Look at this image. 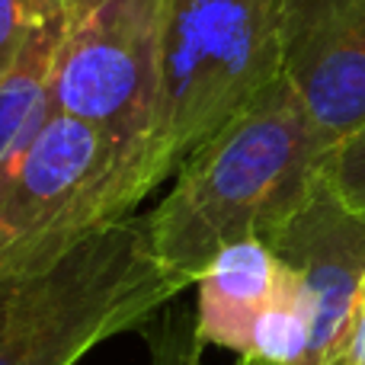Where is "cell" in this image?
Wrapping results in <instances>:
<instances>
[{
    "label": "cell",
    "mask_w": 365,
    "mask_h": 365,
    "mask_svg": "<svg viewBox=\"0 0 365 365\" xmlns=\"http://www.w3.org/2000/svg\"><path fill=\"white\" fill-rule=\"evenodd\" d=\"M324 154L327 141L282 77L182 158L170 192L145 215L158 263L195 285L221 247L266 240L308 199Z\"/></svg>",
    "instance_id": "obj_1"
},
{
    "label": "cell",
    "mask_w": 365,
    "mask_h": 365,
    "mask_svg": "<svg viewBox=\"0 0 365 365\" xmlns=\"http://www.w3.org/2000/svg\"><path fill=\"white\" fill-rule=\"evenodd\" d=\"M167 0H96L64 26L51 103L100 128L148 177L173 173L164 148Z\"/></svg>",
    "instance_id": "obj_5"
},
{
    "label": "cell",
    "mask_w": 365,
    "mask_h": 365,
    "mask_svg": "<svg viewBox=\"0 0 365 365\" xmlns=\"http://www.w3.org/2000/svg\"><path fill=\"white\" fill-rule=\"evenodd\" d=\"M327 0H167L164 148L173 170L195 145L285 77Z\"/></svg>",
    "instance_id": "obj_4"
},
{
    "label": "cell",
    "mask_w": 365,
    "mask_h": 365,
    "mask_svg": "<svg viewBox=\"0 0 365 365\" xmlns=\"http://www.w3.org/2000/svg\"><path fill=\"white\" fill-rule=\"evenodd\" d=\"M151 189L109 135L51 109L0 164V285L51 269Z\"/></svg>",
    "instance_id": "obj_3"
},
{
    "label": "cell",
    "mask_w": 365,
    "mask_h": 365,
    "mask_svg": "<svg viewBox=\"0 0 365 365\" xmlns=\"http://www.w3.org/2000/svg\"><path fill=\"white\" fill-rule=\"evenodd\" d=\"M285 269V266H282ZM314 340V314L298 279L285 269L282 289L253 321L250 353L240 359H257L263 365H304Z\"/></svg>",
    "instance_id": "obj_10"
},
{
    "label": "cell",
    "mask_w": 365,
    "mask_h": 365,
    "mask_svg": "<svg viewBox=\"0 0 365 365\" xmlns=\"http://www.w3.org/2000/svg\"><path fill=\"white\" fill-rule=\"evenodd\" d=\"M321 173L349 208L365 215V122L324 154Z\"/></svg>",
    "instance_id": "obj_11"
},
{
    "label": "cell",
    "mask_w": 365,
    "mask_h": 365,
    "mask_svg": "<svg viewBox=\"0 0 365 365\" xmlns=\"http://www.w3.org/2000/svg\"><path fill=\"white\" fill-rule=\"evenodd\" d=\"M51 0H0V83L10 77Z\"/></svg>",
    "instance_id": "obj_12"
},
{
    "label": "cell",
    "mask_w": 365,
    "mask_h": 365,
    "mask_svg": "<svg viewBox=\"0 0 365 365\" xmlns=\"http://www.w3.org/2000/svg\"><path fill=\"white\" fill-rule=\"evenodd\" d=\"M266 244L298 279L314 314L304 365H343L365 295V215L349 208L321 173L308 199Z\"/></svg>",
    "instance_id": "obj_6"
},
{
    "label": "cell",
    "mask_w": 365,
    "mask_h": 365,
    "mask_svg": "<svg viewBox=\"0 0 365 365\" xmlns=\"http://www.w3.org/2000/svg\"><path fill=\"white\" fill-rule=\"evenodd\" d=\"M202 346L195 317L164 314L151 330V362L154 365H202Z\"/></svg>",
    "instance_id": "obj_13"
},
{
    "label": "cell",
    "mask_w": 365,
    "mask_h": 365,
    "mask_svg": "<svg viewBox=\"0 0 365 365\" xmlns=\"http://www.w3.org/2000/svg\"><path fill=\"white\" fill-rule=\"evenodd\" d=\"M285 77L327 151L365 122V0H327L302 32Z\"/></svg>",
    "instance_id": "obj_7"
},
{
    "label": "cell",
    "mask_w": 365,
    "mask_h": 365,
    "mask_svg": "<svg viewBox=\"0 0 365 365\" xmlns=\"http://www.w3.org/2000/svg\"><path fill=\"white\" fill-rule=\"evenodd\" d=\"M285 269L272 247L259 237L221 247L199 276L195 330L205 346H225L237 356L250 353L257 314L279 295Z\"/></svg>",
    "instance_id": "obj_8"
},
{
    "label": "cell",
    "mask_w": 365,
    "mask_h": 365,
    "mask_svg": "<svg viewBox=\"0 0 365 365\" xmlns=\"http://www.w3.org/2000/svg\"><path fill=\"white\" fill-rule=\"evenodd\" d=\"M61 0H51L38 16L16 68L0 83V164L16 154L51 115V77H55L58 48L64 38Z\"/></svg>",
    "instance_id": "obj_9"
},
{
    "label": "cell",
    "mask_w": 365,
    "mask_h": 365,
    "mask_svg": "<svg viewBox=\"0 0 365 365\" xmlns=\"http://www.w3.org/2000/svg\"><path fill=\"white\" fill-rule=\"evenodd\" d=\"M182 289L154 257L145 215L113 221L51 269L0 285V365H77Z\"/></svg>",
    "instance_id": "obj_2"
},
{
    "label": "cell",
    "mask_w": 365,
    "mask_h": 365,
    "mask_svg": "<svg viewBox=\"0 0 365 365\" xmlns=\"http://www.w3.org/2000/svg\"><path fill=\"white\" fill-rule=\"evenodd\" d=\"M96 0H61V10H64V19H71V16H77V13H83V10H90Z\"/></svg>",
    "instance_id": "obj_14"
},
{
    "label": "cell",
    "mask_w": 365,
    "mask_h": 365,
    "mask_svg": "<svg viewBox=\"0 0 365 365\" xmlns=\"http://www.w3.org/2000/svg\"><path fill=\"white\" fill-rule=\"evenodd\" d=\"M237 365H263V362H257V359H240Z\"/></svg>",
    "instance_id": "obj_15"
}]
</instances>
